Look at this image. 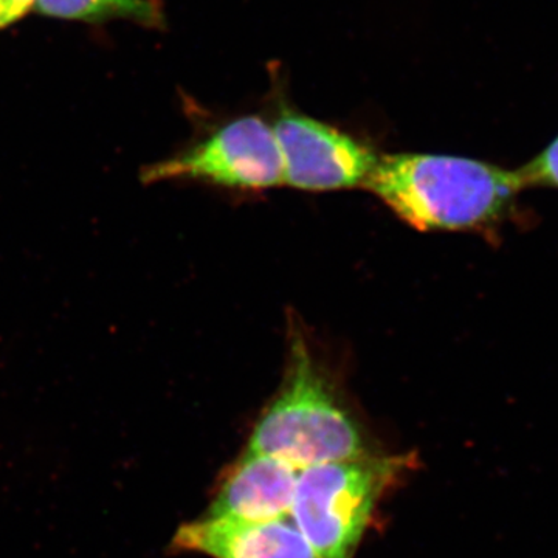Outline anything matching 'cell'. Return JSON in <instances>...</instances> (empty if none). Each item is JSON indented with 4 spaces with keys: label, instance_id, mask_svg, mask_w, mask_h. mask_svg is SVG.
I'll return each instance as SVG.
<instances>
[{
    "label": "cell",
    "instance_id": "obj_3",
    "mask_svg": "<svg viewBox=\"0 0 558 558\" xmlns=\"http://www.w3.org/2000/svg\"><path fill=\"white\" fill-rule=\"evenodd\" d=\"M413 461L374 453L301 470L292 519L319 558H354L385 492Z\"/></svg>",
    "mask_w": 558,
    "mask_h": 558
},
{
    "label": "cell",
    "instance_id": "obj_6",
    "mask_svg": "<svg viewBox=\"0 0 558 558\" xmlns=\"http://www.w3.org/2000/svg\"><path fill=\"white\" fill-rule=\"evenodd\" d=\"M300 470L245 451L220 481L204 519L266 523L292 517Z\"/></svg>",
    "mask_w": 558,
    "mask_h": 558
},
{
    "label": "cell",
    "instance_id": "obj_4",
    "mask_svg": "<svg viewBox=\"0 0 558 558\" xmlns=\"http://www.w3.org/2000/svg\"><path fill=\"white\" fill-rule=\"evenodd\" d=\"M145 183L190 180L220 189L263 191L284 185L274 128L260 117H241L142 171Z\"/></svg>",
    "mask_w": 558,
    "mask_h": 558
},
{
    "label": "cell",
    "instance_id": "obj_9",
    "mask_svg": "<svg viewBox=\"0 0 558 558\" xmlns=\"http://www.w3.org/2000/svg\"><path fill=\"white\" fill-rule=\"evenodd\" d=\"M519 174L526 186L558 190V137L535 159L520 168Z\"/></svg>",
    "mask_w": 558,
    "mask_h": 558
},
{
    "label": "cell",
    "instance_id": "obj_8",
    "mask_svg": "<svg viewBox=\"0 0 558 558\" xmlns=\"http://www.w3.org/2000/svg\"><path fill=\"white\" fill-rule=\"evenodd\" d=\"M40 14L57 20L102 24L128 20L143 25H159L161 13L153 0H35Z\"/></svg>",
    "mask_w": 558,
    "mask_h": 558
},
{
    "label": "cell",
    "instance_id": "obj_1",
    "mask_svg": "<svg viewBox=\"0 0 558 558\" xmlns=\"http://www.w3.org/2000/svg\"><path fill=\"white\" fill-rule=\"evenodd\" d=\"M284 379L253 425L247 450L296 470L377 453L336 376L300 328L289 330Z\"/></svg>",
    "mask_w": 558,
    "mask_h": 558
},
{
    "label": "cell",
    "instance_id": "obj_5",
    "mask_svg": "<svg viewBox=\"0 0 558 558\" xmlns=\"http://www.w3.org/2000/svg\"><path fill=\"white\" fill-rule=\"evenodd\" d=\"M274 128L284 183L304 191H337L365 185L379 154L330 124L288 108Z\"/></svg>",
    "mask_w": 558,
    "mask_h": 558
},
{
    "label": "cell",
    "instance_id": "obj_7",
    "mask_svg": "<svg viewBox=\"0 0 558 558\" xmlns=\"http://www.w3.org/2000/svg\"><path fill=\"white\" fill-rule=\"evenodd\" d=\"M171 548L211 558H319L292 517L266 523L191 521L175 532Z\"/></svg>",
    "mask_w": 558,
    "mask_h": 558
},
{
    "label": "cell",
    "instance_id": "obj_10",
    "mask_svg": "<svg viewBox=\"0 0 558 558\" xmlns=\"http://www.w3.org/2000/svg\"><path fill=\"white\" fill-rule=\"evenodd\" d=\"M33 5L35 0H0V28L20 21Z\"/></svg>",
    "mask_w": 558,
    "mask_h": 558
},
{
    "label": "cell",
    "instance_id": "obj_2",
    "mask_svg": "<svg viewBox=\"0 0 558 558\" xmlns=\"http://www.w3.org/2000/svg\"><path fill=\"white\" fill-rule=\"evenodd\" d=\"M363 189L421 231L483 229L508 215L524 190L519 171L439 154L379 156Z\"/></svg>",
    "mask_w": 558,
    "mask_h": 558
}]
</instances>
